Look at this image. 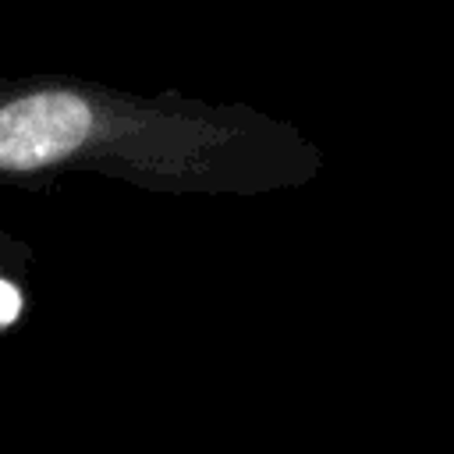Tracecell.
I'll return each instance as SVG.
<instances>
[{
	"label": "cell",
	"instance_id": "6da1fadb",
	"mask_svg": "<svg viewBox=\"0 0 454 454\" xmlns=\"http://www.w3.org/2000/svg\"><path fill=\"white\" fill-rule=\"evenodd\" d=\"M323 149L252 103L128 92L74 74L0 78V177L96 174L160 195L301 188Z\"/></svg>",
	"mask_w": 454,
	"mask_h": 454
},
{
	"label": "cell",
	"instance_id": "7a4b0ae2",
	"mask_svg": "<svg viewBox=\"0 0 454 454\" xmlns=\"http://www.w3.org/2000/svg\"><path fill=\"white\" fill-rule=\"evenodd\" d=\"M28 273H32V248L21 238L0 231V333L14 330L28 312L32 301Z\"/></svg>",
	"mask_w": 454,
	"mask_h": 454
},
{
	"label": "cell",
	"instance_id": "3957f363",
	"mask_svg": "<svg viewBox=\"0 0 454 454\" xmlns=\"http://www.w3.org/2000/svg\"><path fill=\"white\" fill-rule=\"evenodd\" d=\"M447 454H454V447H450V450H447Z\"/></svg>",
	"mask_w": 454,
	"mask_h": 454
}]
</instances>
